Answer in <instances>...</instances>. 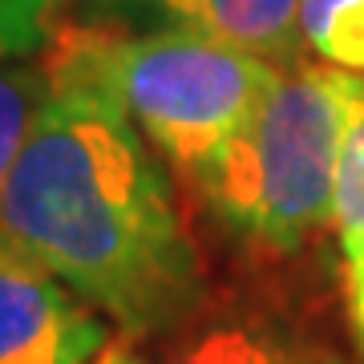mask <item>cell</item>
<instances>
[{"label":"cell","instance_id":"cell-1","mask_svg":"<svg viewBox=\"0 0 364 364\" xmlns=\"http://www.w3.org/2000/svg\"><path fill=\"white\" fill-rule=\"evenodd\" d=\"M41 53L53 85L0 186V231L122 340L166 336L215 296L174 178L105 81L93 25L69 16Z\"/></svg>","mask_w":364,"mask_h":364},{"label":"cell","instance_id":"cell-2","mask_svg":"<svg viewBox=\"0 0 364 364\" xmlns=\"http://www.w3.org/2000/svg\"><path fill=\"white\" fill-rule=\"evenodd\" d=\"M356 73L296 57L279 69L247 126L191 186L243 247L296 259L332 223L344 114Z\"/></svg>","mask_w":364,"mask_h":364},{"label":"cell","instance_id":"cell-3","mask_svg":"<svg viewBox=\"0 0 364 364\" xmlns=\"http://www.w3.org/2000/svg\"><path fill=\"white\" fill-rule=\"evenodd\" d=\"M93 49L134 126L186 182L247 126L284 69L259 53L178 28L93 25Z\"/></svg>","mask_w":364,"mask_h":364},{"label":"cell","instance_id":"cell-4","mask_svg":"<svg viewBox=\"0 0 364 364\" xmlns=\"http://www.w3.org/2000/svg\"><path fill=\"white\" fill-rule=\"evenodd\" d=\"M109 320L0 231V364H90Z\"/></svg>","mask_w":364,"mask_h":364},{"label":"cell","instance_id":"cell-5","mask_svg":"<svg viewBox=\"0 0 364 364\" xmlns=\"http://www.w3.org/2000/svg\"><path fill=\"white\" fill-rule=\"evenodd\" d=\"M77 21L130 33L178 28L259 53L275 65L299 53V0H77Z\"/></svg>","mask_w":364,"mask_h":364},{"label":"cell","instance_id":"cell-6","mask_svg":"<svg viewBox=\"0 0 364 364\" xmlns=\"http://www.w3.org/2000/svg\"><path fill=\"white\" fill-rule=\"evenodd\" d=\"M146 364H316V352L284 312L210 296L191 320L154 340Z\"/></svg>","mask_w":364,"mask_h":364},{"label":"cell","instance_id":"cell-7","mask_svg":"<svg viewBox=\"0 0 364 364\" xmlns=\"http://www.w3.org/2000/svg\"><path fill=\"white\" fill-rule=\"evenodd\" d=\"M332 227H336L340 284H344L348 324H352V336L360 340L364 348V77H356V85L348 93Z\"/></svg>","mask_w":364,"mask_h":364},{"label":"cell","instance_id":"cell-8","mask_svg":"<svg viewBox=\"0 0 364 364\" xmlns=\"http://www.w3.org/2000/svg\"><path fill=\"white\" fill-rule=\"evenodd\" d=\"M299 49L364 77V0H299Z\"/></svg>","mask_w":364,"mask_h":364},{"label":"cell","instance_id":"cell-9","mask_svg":"<svg viewBox=\"0 0 364 364\" xmlns=\"http://www.w3.org/2000/svg\"><path fill=\"white\" fill-rule=\"evenodd\" d=\"M49 85L53 77L49 65H45V53L0 57V186H4L41 105L49 97Z\"/></svg>","mask_w":364,"mask_h":364},{"label":"cell","instance_id":"cell-10","mask_svg":"<svg viewBox=\"0 0 364 364\" xmlns=\"http://www.w3.org/2000/svg\"><path fill=\"white\" fill-rule=\"evenodd\" d=\"M65 0H0V57H33L61 25Z\"/></svg>","mask_w":364,"mask_h":364},{"label":"cell","instance_id":"cell-11","mask_svg":"<svg viewBox=\"0 0 364 364\" xmlns=\"http://www.w3.org/2000/svg\"><path fill=\"white\" fill-rule=\"evenodd\" d=\"M90 364H146V356L134 348L130 340H109V344H105Z\"/></svg>","mask_w":364,"mask_h":364}]
</instances>
